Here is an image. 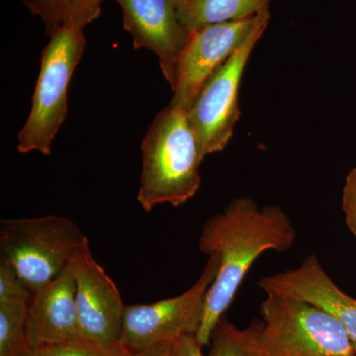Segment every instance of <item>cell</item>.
<instances>
[{
  "instance_id": "obj_1",
  "label": "cell",
  "mask_w": 356,
  "mask_h": 356,
  "mask_svg": "<svg viewBox=\"0 0 356 356\" xmlns=\"http://www.w3.org/2000/svg\"><path fill=\"white\" fill-rule=\"evenodd\" d=\"M294 224L278 205L259 207L248 197L235 198L219 214L203 225L199 248L219 257V270L208 290L197 334L198 343L210 344L218 321L235 298L245 275L266 250L283 252L294 245Z\"/></svg>"
},
{
  "instance_id": "obj_2",
  "label": "cell",
  "mask_w": 356,
  "mask_h": 356,
  "mask_svg": "<svg viewBox=\"0 0 356 356\" xmlns=\"http://www.w3.org/2000/svg\"><path fill=\"white\" fill-rule=\"evenodd\" d=\"M142 152L137 199L145 212L161 204L178 207L195 196L204 158L186 111L170 105L161 110L143 140Z\"/></svg>"
},
{
  "instance_id": "obj_3",
  "label": "cell",
  "mask_w": 356,
  "mask_h": 356,
  "mask_svg": "<svg viewBox=\"0 0 356 356\" xmlns=\"http://www.w3.org/2000/svg\"><path fill=\"white\" fill-rule=\"evenodd\" d=\"M86 238L76 222L65 217L0 221L1 261L15 271L33 295L64 273Z\"/></svg>"
},
{
  "instance_id": "obj_4",
  "label": "cell",
  "mask_w": 356,
  "mask_h": 356,
  "mask_svg": "<svg viewBox=\"0 0 356 356\" xmlns=\"http://www.w3.org/2000/svg\"><path fill=\"white\" fill-rule=\"evenodd\" d=\"M261 315L264 356H356L343 324L321 307L266 293Z\"/></svg>"
},
{
  "instance_id": "obj_5",
  "label": "cell",
  "mask_w": 356,
  "mask_h": 356,
  "mask_svg": "<svg viewBox=\"0 0 356 356\" xmlns=\"http://www.w3.org/2000/svg\"><path fill=\"white\" fill-rule=\"evenodd\" d=\"M44 49L32 108L18 134L17 149L51 154L54 140L69 109L70 79L86 49L83 28L63 24Z\"/></svg>"
},
{
  "instance_id": "obj_6",
  "label": "cell",
  "mask_w": 356,
  "mask_h": 356,
  "mask_svg": "<svg viewBox=\"0 0 356 356\" xmlns=\"http://www.w3.org/2000/svg\"><path fill=\"white\" fill-rule=\"evenodd\" d=\"M269 9L257 14L254 27L243 44L209 77L187 111L203 158L224 151L240 120V88L248 60L266 31Z\"/></svg>"
},
{
  "instance_id": "obj_7",
  "label": "cell",
  "mask_w": 356,
  "mask_h": 356,
  "mask_svg": "<svg viewBox=\"0 0 356 356\" xmlns=\"http://www.w3.org/2000/svg\"><path fill=\"white\" fill-rule=\"evenodd\" d=\"M219 266V257L209 255L197 282L187 291L153 304L126 305L119 343L128 351H139L177 341L184 334H197L208 290Z\"/></svg>"
},
{
  "instance_id": "obj_8",
  "label": "cell",
  "mask_w": 356,
  "mask_h": 356,
  "mask_svg": "<svg viewBox=\"0 0 356 356\" xmlns=\"http://www.w3.org/2000/svg\"><path fill=\"white\" fill-rule=\"evenodd\" d=\"M257 16L203 26L188 33L178 60L170 106L186 112L191 109L206 81L247 38Z\"/></svg>"
},
{
  "instance_id": "obj_9",
  "label": "cell",
  "mask_w": 356,
  "mask_h": 356,
  "mask_svg": "<svg viewBox=\"0 0 356 356\" xmlns=\"http://www.w3.org/2000/svg\"><path fill=\"white\" fill-rule=\"evenodd\" d=\"M81 337L106 346L120 344L125 306L114 281L95 261L88 238L70 261Z\"/></svg>"
},
{
  "instance_id": "obj_10",
  "label": "cell",
  "mask_w": 356,
  "mask_h": 356,
  "mask_svg": "<svg viewBox=\"0 0 356 356\" xmlns=\"http://www.w3.org/2000/svg\"><path fill=\"white\" fill-rule=\"evenodd\" d=\"M116 1L134 48L147 49L158 56L161 72L173 89L180 54L188 38V32L178 20L175 0Z\"/></svg>"
},
{
  "instance_id": "obj_11",
  "label": "cell",
  "mask_w": 356,
  "mask_h": 356,
  "mask_svg": "<svg viewBox=\"0 0 356 356\" xmlns=\"http://www.w3.org/2000/svg\"><path fill=\"white\" fill-rule=\"evenodd\" d=\"M266 293L309 302L325 309L343 324L356 351V299L339 289L315 254L297 268L266 276L257 281Z\"/></svg>"
},
{
  "instance_id": "obj_12",
  "label": "cell",
  "mask_w": 356,
  "mask_h": 356,
  "mask_svg": "<svg viewBox=\"0 0 356 356\" xmlns=\"http://www.w3.org/2000/svg\"><path fill=\"white\" fill-rule=\"evenodd\" d=\"M26 332L33 350L81 337L70 264L57 280L33 295Z\"/></svg>"
},
{
  "instance_id": "obj_13",
  "label": "cell",
  "mask_w": 356,
  "mask_h": 356,
  "mask_svg": "<svg viewBox=\"0 0 356 356\" xmlns=\"http://www.w3.org/2000/svg\"><path fill=\"white\" fill-rule=\"evenodd\" d=\"M271 0H175L178 20L187 32L203 26L254 17Z\"/></svg>"
},
{
  "instance_id": "obj_14",
  "label": "cell",
  "mask_w": 356,
  "mask_h": 356,
  "mask_svg": "<svg viewBox=\"0 0 356 356\" xmlns=\"http://www.w3.org/2000/svg\"><path fill=\"white\" fill-rule=\"evenodd\" d=\"M262 321L241 330L222 316L212 332L209 356H264L261 346Z\"/></svg>"
},
{
  "instance_id": "obj_15",
  "label": "cell",
  "mask_w": 356,
  "mask_h": 356,
  "mask_svg": "<svg viewBox=\"0 0 356 356\" xmlns=\"http://www.w3.org/2000/svg\"><path fill=\"white\" fill-rule=\"evenodd\" d=\"M28 308L17 302H0V356L32 355L26 332Z\"/></svg>"
},
{
  "instance_id": "obj_16",
  "label": "cell",
  "mask_w": 356,
  "mask_h": 356,
  "mask_svg": "<svg viewBox=\"0 0 356 356\" xmlns=\"http://www.w3.org/2000/svg\"><path fill=\"white\" fill-rule=\"evenodd\" d=\"M127 351L121 344L106 346L81 337L36 348L31 356H125Z\"/></svg>"
},
{
  "instance_id": "obj_17",
  "label": "cell",
  "mask_w": 356,
  "mask_h": 356,
  "mask_svg": "<svg viewBox=\"0 0 356 356\" xmlns=\"http://www.w3.org/2000/svg\"><path fill=\"white\" fill-rule=\"evenodd\" d=\"M67 0H23L33 15L39 16L46 27L48 36H51L63 24Z\"/></svg>"
},
{
  "instance_id": "obj_18",
  "label": "cell",
  "mask_w": 356,
  "mask_h": 356,
  "mask_svg": "<svg viewBox=\"0 0 356 356\" xmlns=\"http://www.w3.org/2000/svg\"><path fill=\"white\" fill-rule=\"evenodd\" d=\"M33 293L26 287L15 271L0 262V302H17L29 306Z\"/></svg>"
},
{
  "instance_id": "obj_19",
  "label": "cell",
  "mask_w": 356,
  "mask_h": 356,
  "mask_svg": "<svg viewBox=\"0 0 356 356\" xmlns=\"http://www.w3.org/2000/svg\"><path fill=\"white\" fill-rule=\"evenodd\" d=\"M102 2L103 0H67L63 24L84 29L99 17Z\"/></svg>"
},
{
  "instance_id": "obj_20",
  "label": "cell",
  "mask_w": 356,
  "mask_h": 356,
  "mask_svg": "<svg viewBox=\"0 0 356 356\" xmlns=\"http://www.w3.org/2000/svg\"><path fill=\"white\" fill-rule=\"evenodd\" d=\"M343 210L346 225L356 236V166L348 172L343 192Z\"/></svg>"
},
{
  "instance_id": "obj_21",
  "label": "cell",
  "mask_w": 356,
  "mask_h": 356,
  "mask_svg": "<svg viewBox=\"0 0 356 356\" xmlns=\"http://www.w3.org/2000/svg\"><path fill=\"white\" fill-rule=\"evenodd\" d=\"M202 348L195 334H184L175 341L172 356H205Z\"/></svg>"
},
{
  "instance_id": "obj_22",
  "label": "cell",
  "mask_w": 356,
  "mask_h": 356,
  "mask_svg": "<svg viewBox=\"0 0 356 356\" xmlns=\"http://www.w3.org/2000/svg\"><path fill=\"white\" fill-rule=\"evenodd\" d=\"M177 341L154 344L139 351H127L125 356H172L173 346Z\"/></svg>"
}]
</instances>
